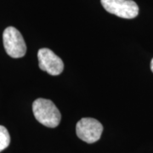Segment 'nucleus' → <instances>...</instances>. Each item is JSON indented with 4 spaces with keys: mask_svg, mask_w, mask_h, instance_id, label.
Segmentation results:
<instances>
[{
    "mask_svg": "<svg viewBox=\"0 0 153 153\" xmlns=\"http://www.w3.org/2000/svg\"><path fill=\"white\" fill-rule=\"evenodd\" d=\"M103 132V126L98 120L84 117L77 122L76 133L77 137L84 142L92 144L100 140Z\"/></svg>",
    "mask_w": 153,
    "mask_h": 153,
    "instance_id": "4",
    "label": "nucleus"
},
{
    "mask_svg": "<svg viewBox=\"0 0 153 153\" xmlns=\"http://www.w3.org/2000/svg\"><path fill=\"white\" fill-rule=\"evenodd\" d=\"M10 143V136L5 127L0 125V152L9 146Z\"/></svg>",
    "mask_w": 153,
    "mask_h": 153,
    "instance_id": "6",
    "label": "nucleus"
},
{
    "mask_svg": "<svg viewBox=\"0 0 153 153\" xmlns=\"http://www.w3.org/2000/svg\"><path fill=\"white\" fill-rule=\"evenodd\" d=\"M100 2L108 13L123 19H133L139 14V7L133 0H100Z\"/></svg>",
    "mask_w": 153,
    "mask_h": 153,
    "instance_id": "3",
    "label": "nucleus"
},
{
    "mask_svg": "<svg viewBox=\"0 0 153 153\" xmlns=\"http://www.w3.org/2000/svg\"><path fill=\"white\" fill-rule=\"evenodd\" d=\"M151 69H152V71L153 72V59L152 60V62H151Z\"/></svg>",
    "mask_w": 153,
    "mask_h": 153,
    "instance_id": "7",
    "label": "nucleus"
},
{
    "mask_svg": "<svg viewBox=\"0 0 153 153\" xmlns=\"http://www.w3.org/2000/svg\"><path fill=\"white\" fill-rule=\"evenodd\" d=\"M38 58L40 69L50 75H60L64 70V63L62 60L49 49L44 48L39 49Z\"/></svg>",
    "mask_w": 153,
    "mask_h": 153,
    "instance_id": "5",
    "label": "nucleus"
},
{
    "mask_svg": "<svg viewBox=\"0 0 153 153\" xmlns=\"http://www.w3.org/2000/svg\"><path fill=\"white\" fill-rule=\"evenodd\" d=\"M33 111L35 118L48 128H55L60 124L61 115L60 111L51 100L37 99L33 104Z\"/></svg>",
    "mask_w": 153,
    "mask_h": 153,
    "instance_id": "1",
    "label": "nucleus"
},
{
    "mask_svg": "<svg viewBox=\"0 0 153 153\" xmlns=\"http://www.w3.org/2000/svg\"><path fill=\"white\" fill-rule=\"evenodd\" d=\"M3 42L7 54L12 58H21L26 55L27 45L16 28L9 27L3 33Z\"/></svg>",
    "mask_w": 153,
    "mask_h": 153,
    "instance_id": "2",
    "label": "nucleus"
}]
</instances>
